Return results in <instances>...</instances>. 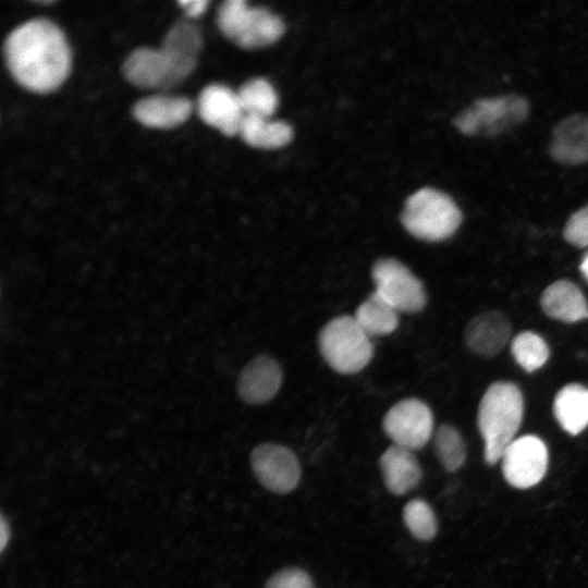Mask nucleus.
<instances>
[{
    "label": "nucleus",
    "mask_w": 588,
    "mask_h": 588,
    "mask_svg": "<svg viewBox=\"0 0 588 588\" xmlns=\"http://www.w3.org/2000/svg\"><path fill=\"white\" fill-rule=\"evenodd\" d=\"M3 51L11 75L34 93L57 89L70 72L71 53L64 34L46 19L29 20L14 28Z\"/></svg>",
    "instance_id": "f257e3e1"
},
{
    "label": "nucleus",
    "mask_w": 588,
    "mask_h": 588,
    "mask_svg": "<svg viewBox=\"0 0 588 588\" xmlns=\"http://www.w3.org/2000/svg\"><path fill=\"white\" fill-rule=\"evenodd\" d=\"M200 47L199 29L180 21L169 29L159 49L134 50L123 64V73L139 88L173 87L194 70Z\"/></svg>",
    "instance_id": "f03ea898"
},
{
    "label": "nucleus",
    "mask_w": 588,
    "mask_h": 588,
    "mask_svg": "<svg viewBox=\"0 0 588 588\" xmlns=\"http://www.w3.org/2000/svg\"><path fill=\"white\" fill-rule=\"evenodd\" d=\"M523 415L524 401L517 385L499 381L487 389L477 416L487 464L493 465L501 460L520 427Z\"/></svg>",
    "instance_id": "7ed1b4c3"
},
{
    "label": "nucleus",
    "mask_w": 588,
    "mask_h": 588,
    "mask_svg": "<svg viewBox=\"0 0 588 588\" xmlns=\"http://www.w3.org/2000/svg\"><path fill=\"white\" fill-rule=\"evenodd\" d=\"M462 213L446 194L430 187L414 193L402 213L404 228L415 237L440 242L451 237L462 223Z\"/></svg>",
    "instance_id": "20e7f679"
},
{
    "label": "nucleus",
    "mask_w": 588,
    "mask_h": 588,
    "mask_svg": "<svg viewBox=\"0 0 588 588\" xmlns=\"http://www.w3.org/2000/svg\"><path fill=\"white\" fill-rule=\"evenodd\" d=\"M318 346L322 358L336 372L352 375L372 358L373 345L354 317L339 316L321 329Z\"/></svg>",
    "instance_id": "39448f33"
},
{
    "label": "nucleus",
    "mask_w": 588,
    "mask_h": 588,
    "mask_svg": "<svg viewBox=\"0 0 588 588\" xmlns=\"http://www.w3.org/2000/svg\"><path fill=\"white\" fill-rule=\"evenodd\" d=\"M529 112V101L516 94L479 98L453 124L466 136L495 137L522 124Z\"/></svg>",
    "instance_id": "423d86ee"
},
{
    "label": "nucleus",
    "mask_w": 588,
    "mask_h": 588,
    "mask_svg": "<svg viewBox=\"0 0 588 588\" xmlns=\"http://www.w3.org/2000/svg\"><path fill=\"white\" fill-rule=\"evenodd\" d=\"M217 21L220 30L245 49L271 45L284 32L280 17L264 8H250L243 0L224 1Z\"/></svg>",
    "instance_id": "0eeeda50"
},
{
    "label": "nucleus",
    "mask_w": 588,
    "mask_h": 588,
    "mask_svg": "<svg viewBox=\"0 0 588 588\" xmlns=\"http://www.w3.org/2000/svg\"><path fill=\"white\" fill-rule=\"evenodd\" d=\"M376 286L375 292L399 313L420 311L427 295L420 280L401 261L394 258H381L371 269Z\"/></svg>",
    "instance_id": "6e6552de"
},
{
    "label": "nucleus",
    "mask_w": 588,
    "mask_h": 588,
    "mask_svg": "<svg viewBox=\"0 0 588 588\" xmlns=\"http://www.w3.org/2000/svg\"><path fill=\"white\" fill-rule=\"evenodd\" d=\"M382 427L393 444L411 451L421 449L433 433V415L418 399H404L384 415Z\"/></svg>",
    "instance_id": "1a4fd4ad"
},
{
    "label": "nucleus",
    "mask_w": 588,
    "mask_h": 588,
    "mask_svg": "<svg viewBox=\"0 0 588 588\" xmlns=\"http://www.w3.org/2000/svg\"><path fill=\"white\" fill-rule=\"evenodd\" d=\"M505 480L518 489L539 483L548 469L549 454L544 442L532 434L514 439L501 457Z\"/></svg>",
    "instance_id": "9d476101"
},
{
    "label": "nucleus",
    "mask_w": 588,
    "mask_h": 588,
    "mask_svg": "<svg viewBox=\"0 0 588 588\" xmlns=\"http://www.w3.org/2000/svg\"><path fill=\"white\" fill-rule=\"evenodd\" d=\"M250 465L258 481L274 493L291 492L301 479L302 471L297 456L281 444L257 445L250 454Z\"/></svg>",
    "instance_id": "9b49d317"
},
{
    "label": "nucleus",
    "mask_w": 588,
    "mask_h": 588,
    "mask_svg": "<svg viewBox=\"0 0 588 588\" xmlns=\"http://www.w3.org/2000/svg\"><path fill=\"white\" fill-rule=\"evenodd\" d=\"M197 110L206 124L226 136L238 133L245 115L237 94L221 84H210L200 91Z\"/></svg>",
    "instance_id": "f8f14e48"
},
{
    "label": "nucleus",
    "mask_w": 588,
    "mask_h": 588,
    "mask_svg": "<svg viewBox=\"0 0 588 588\" xmlns=\"http://www.w3.org/2000/svg\"><path fill=\"white\" fill-rule=\"evenodd\" d=\"M282 380L283 372L278 362L272 357L260 355L242 369L237 391L245 403L260 405L277 395Z\"/></svg>",
    "instance_id": "ddd939ff"
},
{
    "label": "nucleus",
    "mask_w": 588,
    "mask_h": 588,
    "mask_svg": "<svg viewBox=\"0 0 588 588\" xmlns=\"http://www.w3.org/2000/svg\"><path fill=\"white\" fill-rule=\"evenodd\" d=\"M549 151L561 164L588 162V113L571 114L561 120L552 131Z\"/></svg>",
    "instance_id": "4468645a"
},
{
    "label": "nucleus",
    "mask_w": 588,
    "mask_h": 588,
    "mask_svg": "<svg viewBox=\"0 0 588 588\" xmlns=\"http://www.w3.org/2000/svg\"><path fill=\"white\" fill-rule=\"evenodd\" d=\"M511 334L507 317L497 310L482 313L473 318L465 330V342L476 354L492 357L506 344Z\"/></svg>",
    "instance_id": "2eb2a0df"
},
{
    "label": "nucleus",
    "mask_w": 588,
    "mask_h": 588,
    "mask_svg": "<svg viewBox=\"0 0 588 588\" xmlns=\"http://www.w3.org/2000/svg\"><path fill=\"white\" fill-rule=\"evenodd\" d=\"M380 469L388 490L402 495L420 481L422 471L413 451L392 444L380 456Z\"/></svg>",
    "instance_id": "dca6fc26"
},
{
    "label": "nucleus",
    "mask_w": 588,
    "mask_h": 588,
    "mask_svg": "<svg viewBox=\"0 0 588 588\" xmlns=\"http://www.w3.org/2000/svg\"><path fill=\"white\" fill-rule=\"evenodd\" d=\"M192 102L184 97L152 96L138 100L133 107L134 118L152 128H172L186 121Z\"/></svg>",
    "instance_id": "f3484780"
},
{
    "label": "nucleus",
    "mask_w": 588,
    "mask_h": 588,
    "mask_svg": "<svg viewBox=\"0 0 588 588\" xmlns=\"http://www.w3.org/2000/svg\"><path fill=\"white\" fill-rule=\"evenodd\" d=\"M542 310L563 322H577L588 318V304L577 285L568 280L550 284L541 295Z\"/></svg>",
    "instance_id": "a211bd4d"
},
{
    "label": "nucleus",
    "mask_w": 588,
    "mask_h": 588,
    "mask_svg": "<svg viewBox=\"0 0 588 588\" xmlns=\"http://www.w3.org/2000/svg\"><path fill=\"white\" fill-rule=\"evenodd\" d=\"M553 413L567 433L584 431L588 426V389L578 383L564 385L554 397Z\"/></svg>",
    "instance_id": "6ab92c4d"
},
{
    "label": "nucleus",
    "mask_w": 588,
    "mask_h": 588,
    "mask_svg": "<svg viewBox=\"0 0 588 588\" xmlns=\"http://www.w3.org/2000/svg\"><path fill=\"white\" fill-rule=\"evenodd\" d=\"M238 134L253 147L272 149L286 145L293 136L292 127L281 121H268L266 118L244 115Z\"/></svg>",
    "instance_id": "aec40b11"
},
{
    "label": "nucleus",
    "mask_w": 588,
    "mask_h": 588,
    "mask_svg": "<svg viewBox=\"0 0 588 588\" xmlns=\"http://www.w3.org/2000/svg\"><path fill=\"white\" fill-rule=\"evenodd\" d=\"M399 311L376 292L369 295L356 309L355 320L367 335L382 336L395 331Z\"/></svg>",
    "instance_id": "412c9836"
},
{
    "label": "nucleus",
    "mask_w": 588,
    "mask_h": 588,
    "mask_svg": "<svg viewBox=\"0 0 588 588\" xmlns=\"http://www.w3.org/2000/svg\"><path fill=\"white\" fill-rule=\"evenodd\" d=\"M237 97L245 115L261 118L270 117L277 109L278 97L264 78H256L245 83L238 90Z\"/></svg>",
    "instance_id": "4be33fe9"
},
{
    "label": "nucleus",
    "mask_w": 588,
    "mask_h": 588,
    "mask_svg": "<svg viewBox=\"0 0 588 588\" xmlns=\"http://www.w3.org/2000/svg\"><path fill=\"white\" fill-rule=\"evenodd\" d=\"M511 352L516 363L528 372L541 368L550 355L544 340L530 331L522 332L514 338Z\"/></svg>",
    "instance_id": "5701e85b"
},
{
    "label": "nucleus",
    "mask_w": 588,
    "mask_h": 588,
    "mask_svg": "<svg viewBox=\"0 0 588 588\" xmlns=\"http://www.w3.org/2000/svg\"><path fill=\"white\" fill-rule=\"evenodd\" d=\"M434 450L442 466L449 471L461 468L466 458V449L460 432L450 425H441L434 434Z\"/></svg>",
    "instance_id": "b1692460"
},
{
    "label": "nucleus",
    "mask_w": 588,
    "mask_h": 588,
    "mask_svg": "<svg viewBox=\"0 0 588 588\" xmlns=\"http://www.w3.org/2000/svg\"><path fill=\"white\" fill-rule=\"evenodd\" d=\"M403 520L409 532L418 540H431L438 529L436 515L430 505L420 499H414L403 509Z\"/></svg>",
    "instance_id": "393cba45"
},
{
    "label": "nucleus",
    "mask_w": 588,
    "mask_h": 588,
    "mask_svg": "<svg viewBox=\"0 0 588 588\" xmlns=\"http://www.w3.org/2000/svg\"><path fill=\"white\" fill-rule=\"evenodd\" d=\"M563 236L571 245L584 248L588 246V205L575 211L567 220Z\"/></svg>",
    "instance_id": "a878e982"
},
{
    "label": "nucleus",
    "mask_w": 588,
    "mask_h": 588,
    "mask_svg": "<svg viewBox=\"0 0 588 588\" xmlns=\"http://www.w3.org/2000/svg\"><path fill=\"white\" fill-rule=\"evenodd\" d=\"M265 588H315L310 575L298 567H287L273 574Z\"/></svg>",
    "instance_id": "bb28decb"
},
{
    "label": "nucleus",
    "mask_w": 588,
    "mask_h": 588,
    "mask_svg": "<svg viewBox=\"0 0 588 588\" xmlns=\"http://www.w3.org/2000/svg\"><path fill=\"white\" fill-rule=\"evenodd\" d=\"M179 4L183 7L185 10V13L191 17H196L201 15L206 7L208 5V1L206 0H180Z\"/></svg>",
    "instance_id": "cd10ccee"
},
{
    "label": "nucleus",
    "mask_w": 588,
    "mask_h": 588,
    "mask_svg": "<svg viewBox=\"0 0 588 588\" xmlns=\"http://www.w3.org/2000/svg\"><path fill=\"white\" fill-rule=\"evenodd\" d=\"M0 530H1V551L5 549L7 542L10 538V527L4 518V516H1V523H0Z\"/></svg>",
    "instance_id": "c85d7f7f"
},
{
    "label": "nucleus",
    "mask_w": 588,
    "mask_h": 588,
    "mask_svg": "<svg viewBox=\"0 0 588 588\" xmlns=\"http://www.w3.org/2000/svg\"><path fill=\"white\" fill-rule=\"evenodd\" d=\"M580 272L585 280L588 282V252L584 255L580 266H579Z\"/></svg>",
    "instance_id": "c756f323"
}]
</instances>
